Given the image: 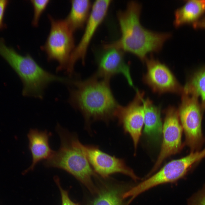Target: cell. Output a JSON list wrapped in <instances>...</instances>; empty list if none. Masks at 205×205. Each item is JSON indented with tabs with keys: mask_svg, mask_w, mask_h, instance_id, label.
<instances>
[{
	"mask_svg": "<svg viewBox=\"0 0 205 205\" xmlns=\"http://www.w3.org/2000/svg\"><path fill=\"white\" fill-rule=\"evenodd\" d=\"M141 9L140 4L132 1L128 2L125 9L118 12L121 36L116 41L105 44V49L114 48L130 52L142 60H145L148 53L161 49L171 34L155 32L144 27L140 20Z\"/></svg>",
	"mask_w": 205,
	"mask_h": 205,
	"instance_id": "7a4b0ae2",
	"label": "cell"
},
{
	"mask_svg": "<svg viewBox=\"0 0 205 205\" xmlns=\"http://www.w3.org/2000/svg\"><path fill=\"white\" fill-rule=\"evenodd\" d=\"M77 144L94 171L102 177L107 178L113 174L120 173L134 180L138 179L133 170L126 165L123 159L103 151L98 146L84 145L79 140Z\"/></svg>",
	"mask_w": 205,
	"mask_h": 205,
	"instance_id": "9c48e42d",
	"label": "cell"
},
{
	"mask_svg": "<svg viewBox=\"0 0 205 205\" xmlns=\"http://www.w3.org/2000/svg\"><path fill=\"white\" fill-rule=\"evenodd\" d=\"M147 67L145 81L155 92L163 93L171 92L182 94L183 87L165 64L152 56L145 60Z\"/></svg>",
	"mask_w": 205,
	"mask_h": 205,
	"instance_id": "7c38bea8",
	"label": "cell"
},
{
	"mask_svg": "<svg viewBox=\"0 0 205 205\" xmlns=\"http://www.w3.org/2000/svg\"><path fill=\"white\" fill-rule=\"evenodd\" d=\"M188 205H205V185L188 199Z\"/></svg>",
	"mask_w": 205,
	"mask_h": 205,
	"instance_id": "7402d4cb",
	"label": "cell"
},
{
	"mask_svg": "<svg viewBox=\"0 0 205 205\" xmlns=\"http://www.w3.org/2000/svg\"><path fill=\"white\" fill-rule=\"evenodd\" d=\"M204 157L200 151L191 152L185 157L169 162L153 175L127 191L126 196L131 197L132 200L154 186L177 181L184 176L192 166Z\"/></svg>",
	"mask_w": 205,
	"mask_h": 205,
	"instance_id": "52a82bcc",
	"label": "cell"
},
{
	"mask_svg": "<svg viewBox=\"0 0 205 205\" xmlns=\"http://www.w3.org/2000/svg\"><path fill=\"white\" fill-rule=\"evenodd\" d=\"M106 51L97 60V70L95 73L99 77L110 79L118 74L122 75L129 85L133 86L129 65L125 62L123 52L118 49L111 48Z\"/></svg>",
	"mask_w": 205,
	"mask_h": 205,
	"instance_id": "4fadbf2b",
	"label": "cell"
},
{
	"mask_svg": "<svg viewBox=\"0 0 205 205\" xmlns=\"http://www.w3.org/2000/svg\"><path fill=\"white\" fill-rule=\"evenodd\" d=\"M109 80L95 73L84 80L70 79L68 102L81 113L88 128L94 121L107 123L115 118L119 104L110 88Z\"/></svg>",
	"mask_w": 205,
	"mask_h": 205,
	"instance_id": "6da1fadb",
	"label": "cell"
},
{
	"mask_svg": "<svg viewBox=\"0 0 205 205\" xmlns=\"http://www.w3.org/2000/svg\"><path fill=\"white\" fill-rule=\"evenodd\" d=\"M183 93L194 94L200 98L202 106L205 110V66L192 74L183 87Z\"/></svg>",
	"mask_w": 205,
	"mask_h": 205,
	"instance_id": "ac0fdd59",
	"label": "cell"
},
{
	"mask_svg": "<svg viewBox=\"0 0 205 205\" xmlns=\"http://www.w3.org/2000/svg\"><path fill=\"white\" fill-rule=\"evenodd\" d=\"M48 17L50 23V31L41 49L46 52L48 61L54 60L58 62L57 72L65 71L75 47L74 32L64 19H56L50 15Z\"/></svg>",
	"mask_w": 205,
	"mask_h": 205,
	"instance_id": "5b68a950",
	"label": "cell"
},
{
	"mask_svg": "<svg viewBox=\"0 0 205 205\" xmlns=\"http://www.w3.org/2000/svg\"><path fill=\"white\" fill-rule=\"evenodd\" d=\"M201 152L203 155L205 156V147L202 151H201Z\"/></svg>",
	"mask_w": 205,
	"mask_h": 205,
	"instance_id": "d4e9b609",
	"label": "cell"
},
{
	"mask_svg": "<svg viewBox=\"0 0 205 205\" xmlns=\"http://www.w3.org/2000/svg\"><path fill=\"white\" fill-rule=\"evenodd\" d=\"M143 106L144 132L151 138H157L162 132L163 128L160 107L154 104L148 99H144Z\"/></svg>",
	"mask_w": 205,
	"mask_h": 205,
	"instance_id": "e0dca14e",
	"label": "cell"
},
{
	"mask_svg": "<svg viewBox=\"0 0 205 205\" xmlns=\"http://www.w3.org/2000/svg\"><path fill=\"white\" fill-rule=\"evenodd\" d=\"M178 110L185 136V144L191 152L199 151L204 141L202 130L204 111L196 95L183 93Z\"/></svg>",
	"mask_w": 205,
	"mask_h": 205,
	"instance_id": "8992f818",
	"label": "cell"
},
{
	"mask_svg": "<svg viewBox=\"0 0 205 205\" xmlns=\"http://www.w3.org/2000/svg\"><path fill=\"white\" fill-rule=\"evenodd\" d=\"M54 179L60 191L62 205H79V203L74 202L70 199L68 191L63 189L61 187L59 178L55 176Z\"/></svg>",
	"mask_w": 205,
	"mask_h": 205,
	"instance_id": "44dd1931",
	"label": "cell"
},
{
	"mask_svg": "<svg viewBox=\"0 0 205 205\" xmlns=\"http://www.w3.org/2000/svg\"><path fill=\"white\" fill-rule=\"evenodd\" d=\"M71 3L70 11L64 19L74 32L85 25L92 6L89 0H72Z\"/></svg>",
	"mask_w": 205,
	"mask_h": 205,
	"instance_id": "2e32d148",
	"label": "cell"
},
{
	"mask_svg": "<svg viewBox=\"0 0 205 205\" xmlns=\"http://www.w3.org/2000/svg\"><path fill=\"white\" fill-rule=\"evenodd\" d=\"M0 55L17 74L23 84L22 94L26 97L43 99L44 91L51 83L67 84L69 79L54 75L45 70L29 54L22 55L7 46L0 38Z\"/></svg>",
	"mask_w": 205,
	"mask_h": 205,
	"instance_id": "277c9868",
	"label": "cell"
},
{
	"mask_svg": "<svg viewBox=\"0 0 205 205\" xmlns=\"http://www.w3.org/2000/svg\"><path fill=\"white\" fill-rule=\"evenodd\" d=\"M9 1L7 0H0V30L6 27V25L3 22V18L6 8Z\"/></svg>",
	"mask_w": 205,
	"mask_h": 205,
	"instance_id": "603a6c76",
	"label": "cell"
},
{
	"mask_svg": "<svg viewBox=\"0 0 205 205\" xmlns=\"http://www.w3.org/2000/svg\"><path fill=\"white\" fill-rule=\"evenodd\" d=\"M205 12V0L187 1L175 10L173 24L177 27L184 24H193Z\"/></svg>",
	"mask_w": 205,
	"mask_h": 205,
	"instance_id": "9a60e30c",
	"label": "cell"
},
{
	"mask_svg": "<svg viewBox=\"0 0 205 205\" xmlns=\"http://www.w3.org/2000/svg\"><path fill=\"white\" fill-rule=\"evenodd\" d=\"M56 131L60 139V147L49 158L44 161V165L47 167L57 168L66 171L85 185L91 192L96 193L97 190L92 180L95 173L77 145V135L70 132L58 123Z\"/></svg>",
	"mask_w": 205,
	"mask_h": 205,
	"instance_id": "3957f363",
	"label": "cell"
},
{
	"mask_svg": "<svg viewBox=\"0 0 205 205\" xmlns=\"http://www.w3.org/2000/svg\"><path fill=\"white\" fill-rule=\"evenodd\" d=\"M30 1L34 11L32 24L34 26L36 27L38 25L40 16L47 7L50 1L31 0Z\"/></svg>",
	"mask_w": 205,
	"mask_h": 205,
	"instance_id": "ffe728a7",
	"label": "cell"
},
{
	"mask_svg": "<svg viewBox=\"0 0 205 205\" xmlns=\"http://www.w3.org/2000/svg\"><path fill=\"white\" fill-rule=\"evenodd\" d=\"M162 128L163 140L157 161L150 173L155 171L164 160L179 152L182 148L181 141L183 129L180 123L178 110L173 107L167 110Z\"/></svg>",
	"mask_w": 205,
	"mask_h": 205,
	"instance_id": "30bf717a",
	"label": "cell"
},
{
	"mask_svg": "<svg viewBox=\"0 0 205 205\" xmlns=\"http://www.w3.org/2000/svg\"><path fill=\"white\" fill-rule=\"evenodd\" d=\"M110 0H97L92 5L83 34L79 42L73 50L69 58L66 73L69 76L73 74L74 67L78 60L82 64L85 60L88 47L96 30L105 18L111 3Z\"/></svg>",
	"mask_w": 205,
	"mask_h": 205,
	"instance_id": "ba28073f",
	"label": "cell"
},
{
	"mask_svg": "<svg viewBox=\"0 0 205 205\" xmlns=\"http://www.w3.org/2000/svg\"><path fill=\"white\" fill-rule=\"evenodd\" d=\"M193 27L195 28H205V17L198 19L193 24Z\"/></svg>",
	"mask_w": 205,
	"mask_h": 205,
	"instance_id": "cb8c5ba5",
	"label": "cell"
},
{
	"mask_svg": "<svg viewBox=\"0 0 205 205\" xmlns=\"http://www.w3.org/2000/svg\"><path fill=\"white\" fill-rule=\"evenodd\" d=\"M143 96V93L137 90L133 100L126 106L119 104L115 114V118L119 125L122 127L124 132L131 137L135 149L144 124Z\"/></svg>",
	"mask_w": 205,
	"mask_h": 205,
	"instance_id": "8fae6325",
	"label": "cell"
},
{
	"mask_svg": "<svg viewBox=\"0 0 205 205\" xmlns=\"http://www.w3.org/2000/svg\"><path fill=\"white\" fill-rule=\"evenodd\" d=\"M52 135L51 132L46 130L40 131L36 128L30 129L27 137L32 162L30 166L24 171V174L32 171L39 162L47 159L52 155L54 151L52 149L49 143L50 138Z\"/></svg>",
	"mask_w": 205,
	"mask_h": 205,
	"instance_id": "5bb4252c",
	"label": "cell"
},
{
	"mask_svg": "<svg viewBox=\"0 0 205 205\" xmlns=\"http://www.w3.org/2000/svg\"><path fill=\"white\" fill-rule=\"evenodd\" d=\"M121 188L118 187L107 186L98 191L96 197L89 205H124Z\"/></svg>",
	"mask_w": 205,
	"mask_h": 205,
	"instance_id": "d6986e66",
	"label": "cell"
}]
</instances>
